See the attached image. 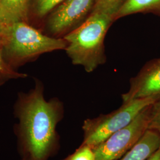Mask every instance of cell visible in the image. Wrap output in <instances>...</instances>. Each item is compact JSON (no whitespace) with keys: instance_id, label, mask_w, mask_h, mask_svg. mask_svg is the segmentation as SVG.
Returning <instances> with one entry per match:
<instances>
[{"instance_id":"6da1fadb","label":"cell","mask_w":160,"mask_h":160,"mask_svg":"<svg viewBox=\"0 0 160 160\" xmlns=\"http://www.w3.org/2000/svg\"><path fill=\"white\" fill-rule=\"evenodd\" d=\"M62 114L61 103L57 99L46 101L39 81L29 92L19 94L14 131L21 160H48L57 144L56 127Z\"/></svg>"},{"instance_id":"7a4b0ae2","label":"cell","mask_w":160,"mask_h":160,"mask_svg":"<svg viewBox=\"0 0 160 160\" xmlns=\"http://www.w3.org/2000/svg\"><path fill=\"white\" fill-rule=\"evenodd\" d=\"M114 21L100 12H92L79 27L63 37L67 45L65 51L72 63L92 72L106 62L104 38Z\"/></svg>"},{"instance_id":"3957f363","label":"cell","mask_w":160,"mask_h":160,"mask_svg":"<svg viewBox=\"0 0 160 160\" xmlns=\"http://www.w3.org/2000/svg\"><path fill=\"white\" fill-rule=\"evenodd\" d=\"M0 38L5 58L12 65L45 53L65 50L67 45L63 38L43 34L24 22L7 26L0 34Z\"/></svg>"},{"instance_id":"277c9868","label":"cell","mask_w":160,"mask_h":160,"mask_svg":"<svg viewBox=\"0 0 160 160\" xmlns=\"http://www.w3.org/2000/svg\"><path fill=\"white\" fill-rule=\"evenodd\" d=\"M158 99L149 97L133 100L123 103L119 109L109 114L87 119L82 126L84 138L81 145L95 148L116 132L129 125L143 109Z\"/></svg>"},{"instance_id":"5b68a950","label":"cell","mask_w":160,"mask_h":160,"mask_svg":"<svg viewBox=\"0 0 160 160\" xmlns=\"http://www.w3.org/2000/svg\"><path fill=\"white\" fill-rule=\"evenodd\" d=\"M150 106L143 109L129 125L92 149L95 160H118L132 148L148 130Z\"/></svg>"},{"instance_id":"8992f818","label":"cell","mask_w":160,"mask_h":160,"mask_svg":"<svg viewBox=\"0 0 160 160\" xmlns=\"http://www.w3.org/2000/svg\"><path fill=\"white\" fill-rule=\"evenodd\" d=\"M97 0H65L52 12L46 22L49 33L55 38L79 27L91 14Z\"/></svg>"},{"instance_id":"52a82bcc","label":"cell","mask_w":160,"mask_h":160,"mask_svg":"<svg viewBox=\"0 0 160 160\" xmlns=\"http://www.w3.org/2000/svg\"><path fill=\"white\" fill-rule=\"evenodd\" d=\"M149 97L160 98V58L146 64L132 79L129 91L122 95L123 103Z\"/></svg>"},{"instance_id":"ba28073f","label":"cell","mask_w":160,"mask_h":160,"mask_svg":"<svg viewBox=\"0 0 160 160\" xmlns=\"http://www.w3.org/2000/svg\"><path fill=\"white\" fill-rule=\"evenodd\" d=\"M160 147V133L148 129L132 148L117 160H145Z\"/></svg>"},{"instance_id":"9c48e42d","label":"cell","mask_w":160,"mask_h":160,"mask_svg":"<svg viewBox=\"0 0 160 160\" xmlns=\"http://www.w3.org/2000/svg\"><path fill=\"white\" fill-rule=\"evenodd\" d=\"M29 0H0V16L7 26L27 22Z\"/></svg>"},{"instance_id":"30bf717a","label":"cell","mask_w":160,"mask_h":160,"mask_svg":"<svg viewBox=\"0 0 160 160\" xmlns=\"http://www.w3.org/2000/svg\"><path fill=\"white\" fill-rule=\"evenodd\" d=\"M140 12L152 13L160 16V0H126L115 16L114 21Z\"/></svg>"},{"instance_id":"8fae6325","label":"cell","mask_w":160,"mask_h":160,"mask_svg":"<svg viewBox=\"0 0 160 160\" xmlns=\"http://www.w3.org/2000/svg\"><path fill=\"white\" fill-rule=\"evenodd\" d=\"M28 75L15 71L12 65L6 60L0 38V86L12 79L24 78Z\"/></svg>"},{"instance_id":"7c38bea8","label":"cell","mask_w":160,"mask_h":160,"mask_svg":"<svg viewBox=\"0 0 160 160\" xmlns=\"http://www.w3.org/2000/svg\"><path fill=\"white\" fill-rule=\"evenodd\" d=\"M126 0H97L92 12L103 13L112 18L114 17Z\"/></svg>"},{"instance_id":"4fadbf2b","label":"cell","mask_w":160,"mask_h":160,"mask_svg":"<svg viewBox=\"0 0 160 160\" xmlns=\"http://www.w3.org/2000/svg\"><path fill=\"white\" fill-rule=\"evenodd\" d=\"M65 0H33L34 12L39 18L45 17Z\"/></svg>"},{"instance_id":"5bb4252c","label":"cell","mask_w":160,"mask_h":160,"mask_svg":"<svg viewBox=\"0 0 160 160\" xmlns=\"http://www.w3.org/2000/svg\"><path fill=\"white\" fill-rule=\"evenodd\" d=\"M148 129L160 133V98L150 106Z\"/></svg>"},{"instance_id":"9a60e30c","label":"cell","mask_w":160,"mask_h":160,"mask_svg":"<svg viewBox=\"0 0 160 160\" xmlns=\"http://www.w3.org/2000/svg\"><path fill=\"white\" fill-rule=\"evenodd\" d=\"M65 160H95V155L92 148L81 145L74 153L69 155Z\"/></svg>"},{"instance_id":"2e32d148","label":"cell","mask_w":160,"mask_h":160,"mask_svg":"<svg viewBox=\"0 0 160 160\" xmlns=\"http://www.w3.org/2000/svg\"><path fill=\"white\" fill-rule=\"evenodd\" d=\"M145 160H160V147L159 148Z\"/></svg>"},{"instance_id":"e0dca14e","label":"cell","mask_w":160,"mask_h":160,"mask_svg":"<svg viewBox=\"0 0 160 160\" xmlns=\"http://www.w3.org/2000/svg\"><path fill=\"white\" fill-rule=\"evenodd\" d=\"M7 26L6 25L5 23L3 22L2 19L1 18V17L0 16V34L2 33V32L4 30Z\"/></svg>"}]
</instances>
